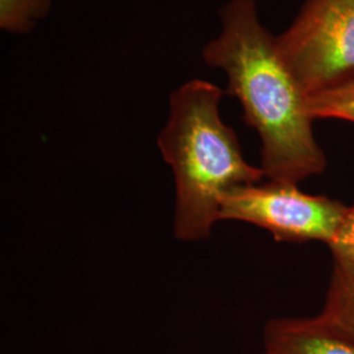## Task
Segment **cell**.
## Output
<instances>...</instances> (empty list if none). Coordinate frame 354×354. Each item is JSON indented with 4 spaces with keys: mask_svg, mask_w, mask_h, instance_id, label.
I'll return each instance as SVG.
<instances>
[{
    "mask_svg": "<svg viewBox=\"0 0 354 354\" xmlns=\"http://www.w3.org/2000/svg\"><path fill=\"white\" fill-rule=\"evenodd\" d=\"M222 30L203 48L205 64L226 73V93L238 99L243 120L261 140L268 180L299 184L327 168L307 95L261 24L256 0H230L219 11Z\"/></svg>",
    "mask_w": 354,
    "mask_h": 354,
    "instance_id": "6da1fadb",
    "label": "cell"
},
{
    "mask_svg": "<svg viewBox=\"0 0 354 354\" xmlns=\"http://www.w3.org/2000/svg\"><path fill=\"white\" fill-rule=\"evenodd\" d=\"M223 93L213 83L194 79L169 97V117L158 147L175 180L172 226L177 241L207 239L221 221L228 192L266 177L260 167L244 159L235 131L222 121Z\"/></svg>",
    "mask_w": 354,
    "mask_h": 354,
    "instance_id": "7a4b0ae2",
    "label": "cell"
},
{
    "mask_svg": "<svg viewBox=\"0 0 354 354\" xmlns=\"http://www.w3.org/2000/svg\"><path fill=\"white\" fill-rule=\"evenodd\" d=\"M276 45L307 97L342 83L354 75V0H306Z\"/></svg>",
    "mask_w": 354,
    "mask_h": 354,
    "instance_id": "3957f363",
    "label": "cell"
},
{
    "mask_svg": "<svg viewBox=\"0 0 354 354\" xmlns=\"http://www.w3.org/2000/svg\"><path fill=\"white\" fill-rule=\"evenodd\" d=\"M346 209L339 200L304 193L299 184L268 180L228 192L219 218L264 228L277 241L329 245Z\"/></svg>",
    "mask_w": 354,
    "mask_h": 354,
    "instance_id": "277c9868",
    "label": "cell"
},
{
    "mask_svg": "<svg viewBox=\"0 0 354 354\" xmlns=\"http://www.w3.org/2000/svg\"><path fill=\"white\" fill-rule=\"evenodd\" d=\"M264 354H354V339L322 315L276 317L264 328Z\"/></svg>",
    "mask_w": 354,
    "mask_h": 354,
    "instance_id": "5b68a950",
    "label": "cell"
},
{
    "mask_svg": "<svg viewBox=\"0 0 354 354\" xmlns=\"http://www.w3.org/2000/svg\"><path fill=\"white\" fill-rule=\"evenodd\" d=\"M322 317L354 339V264H333Z\"/></svg>",
    "mask_w": 354,
    "mask_h": 354,
    "instance_id": "8992f818",
    "label": "cell"
},
{
    "mask_svg": "<svg viewBox=\"0 0 354 354\" xmlns=\"http://www.w3.org/2000/svg\"><path fill=\"white\" fill-rule=\"evenodd\" d=\"M314 120H342L354 124V75L307 97Z\"/></svg>",
    "mask_w": 354,
    "mask_h": 354,
    "instance_id": "52a82bcc",
    "label": "cell"
},
{
    "mask_svg": "<svg viewBox=\"0 0 354 354\" xmlns=\"http://www.w3.org/2000/svg\"><path fill=\"white\" fill-rule=\"evenodd\" d=\"M53 0H0V26L6 32L26 33L50 10Z\"/></svg>",
    "mask_w": 354,
    "mask_h": 354,
    "instance_id": "ba28073f",
    "label": "cell"
},
{
    "mask_svg": "<svg viewBox=\"0 0 354 354\" xmlns=\"http://www.w3.org/2000/svg\"><path fill=\"white\" fill-rule=\"evenodd\" d=\"M328 248L333 264H354V205L348 206L342 225Z\"/></svg>",
    "mask_w": 354,
    "mask_h": 354,
    "instance_id": "9c48e42d",
    "label": "cell"
},
{
    "mask_svg": "<svg viewBox=\"0 0 354 354\" xmlns=\"http://www.w3.org/2000/svg\"><path fill=\"white\" fill-rule=\"evenodd\" d=\"M259 354H264V353H263V352H261V353H259Z\"/></svg>",
    "mask_w": 354,
    "mask_h": 354,
    "instance_id": "30bf717a",
    "label": "cell"
}]
</instances>
